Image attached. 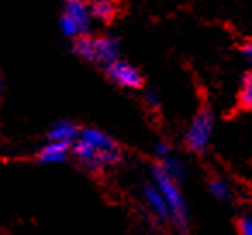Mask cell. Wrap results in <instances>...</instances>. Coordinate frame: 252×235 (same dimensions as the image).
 <instances>
[{
  "instance_id": "cell-15",
  "label": "cell",
  "mask_w": 252,
  "mask_h": 235,
  "mask_svg": "<svg viewBox=\"0 0 252 235\" xmlns=\"http://www.w3.org/2000/svg\"><path fill=\"white\" fill-rule=\"evenodd\" d=\"M59 26H61V32H63V35L67 36V38H76V36L81 35L80 26H78L76 23H74L73 19H71L69 16H66V14L61 16Z\"/></svg>"
},
{
  "instance_id": "cell-9",
  "label": "cell",
  "mask_w": 252,
  "mask_h": 235,
  "mask_svg": "<svg viewBox=\"0 0 252 235\" xmlns=\"http://www.w3.org/2000/svg\"><path fill=\"white\" fill-rule=\"evenodd\" d=\"M95 50H97V64H102V66H107L116 59H119V43L114 36H97Z\"/></svg>"
},
{
  "instance_id": "cell-4",
  "label": "cell",
  "mask_w": 252,
  "mask_h": 235,
  "mask_svg": "<svg viewBox=\"0 0 252 235\" xmlns=\"http://www.w3.org/2000/svg\"><path fill=\"white\" fill-rule=\"evenodd\" d=\"M107 78L119 88L126 90H140L144 87V76L142 73L133 66L123 59H116L114 63L104 66Z\"/></svg>"
},
{
  "instance_id": "cell-10",
  "label": "cell",
  "mask_w": 252,
  "mask_h": 235,
  "mask_svg": "<svg viewBox=\"0 0 252 235\" xmlns=\"http://www.w3.org/2000/svg\"><path fill=\"white\" fill-rule=\"evenodd\" d=\"M206 189L213 199L220 201V202H224V204L231 202L235 197L233 187H231V183L228 182L226 178H223V176H209L206 182Z\"/></svg>"
},
{
  "instance_id": "cell-1",
  "label": "cell",
  "mask_w": 252,
  "mask_h": 235,
  "mask_svg": "<svg viewBox=\"0 0 252 235\" xmlns=\"http://www.w3.org/2000/svg\"><path fill=\"white\" fill-rule=\"evenodd\" d=\"M71 156L85 171L95 176L114 169L123 161V151L118 142L95 127L80 128L78 138L71 147Z\"/></svg>"
},
{
  "instance_id": "cell-5",
  "label": "cell",
  "mask_w": 252,
  "mask_h": 235,
  "mask_svg": "<svg viewBox=\"0 0 252 235\" xmlns=\"http://www.w3.org/2000/svg\"><path fill=\"white\" fill-rule=\"evenodd\" d=\"M142 199L151 213V216L158 221L159 225H171V213H169V206L166 202L164 196L159 190V187L154 182H147L142 187Z\"/></svg>"
},
{
  "instance_id": "cell-7",
  "label": "cell",
  "mask_w": 252,
  "mask_h": 235,
  "mask_svg": "<svg viewBox=\"0 0 252 235\" xmlns=\"http://www.w3.org/2000/svg\"><path fill=\"white\" fill-rule=\"evenodd\" d=\"M63 14L69 16L81 30V35H88L92 28V12L90 4H87L85 0H64V11Z\"/></svg>"
},
{
  "instance_id": "cell-13",
  "label": "cell",
  "mask_w": 252,
  "mask_h": 235,
  "mask_svg": "<svg viewBox=\"0 0 252 235\" xmlns=\"http://www.w3.org/2000/svg\"><path fill=\"white\" fill-rule=\"evenodd\" d=\"M90 12L95 21H100V23L112 21L116 16L114 0H94L90 4Z\"/></svg>"
},
{
  "instance_id": "cell-11",
  "label": "cell",
  "mask_w": 252,
  "mask_h": 235,
  "mask_svg": "<svg viewBox=\"0 0 252 235\" xmlns=\"http://www.w3.org/2000/svg\"><path fill=\"white\" fill-rule=\"evenodd\" d=\"M73 52L85 63L97 64V50H95V38L88 35H80L73 42Z\"/></svg>"
},
{
  "instance_id": "cell-2",
  "label": "cell",
  "mask_w": 252,
  "mask_h": 235,
  "mask_svg": "<svg viewBox=\"0 0 252 235\" xmlns=\"http://www.w3.org/2000/svg\"><path fill=\"white\" fill-rule=\"evenodd\" d=\"M151 180L159 187V190L164 196L166 202L171 213V227L175 228L176 235H190V207L185 199V194L182 190V183L173 180L159 163H156L151 169Z\"/></svg>"
},
{
  "instance_id": "cell-14",
  "label": "cell",
  "mask_w": 252,
  "mask_h": 235,
  "mask_svg": "<svg viewBox=\"0 0 252 235\" xmlns=\"http://www.w3.org/2000/svg\"><path fill=\"white\" fill-rule=\"evenodd\" d=\"M238 104L242 109L252 112V71L247 73L242 80L240 94H238Z\"/></svg>"
},
{
  "instance_id": "cell-17",
  "label": "cell",
  "mask_w": 252,
  "mask_h": 235,
  "mask_svg": "<svg viewBox=\"0 0 252 235\" xmlns=\"http://www.w3.org/2000/svg\"><path fill=\"white\" fill-rule=\"evenodd\" d=\"M169 154H173V147L169 142L166 140H158L154 144V158L156 161H161V159L168 158Z\"/></svg>"
},
{
  "instance_id": "cell-3",
  "label": "cell",
  "mask_w": 252,
  "mask_h": 235,
  "mask_svg": "<svg viewBox=\"0 0 252 235\" xmlns=\"http://www.w3.org/2000/svg\"><path fill=\"white\" fill-rule=\"evenodd\" d=\"M214 132V114L209 107H200L185 132V147L192 154H204L209 149Z\"/></svg>"
},
{
  "instance_id": "cell-19",
  "label": "cell",
  "mask_w": 252,
  "mask_h": 235,
  "mask_svg": "<svg viewBox=\"0 0 252 235\" xmlns=\"http://www.w3.org/2000/svg\"><path fill=\"white\" fill-rule=\"evenodd\" d=\"M242 52H244V57L247 59V63L252 66V40H251V42L245 43L244 49H242Z\"/></svg>"
},
{
  "instance_id": "cell-16",
  "label": "cell",
  "mask_w": 252,
  "mask_h": 235,
  "mask_svg": "<svg viewBox=\"0 0 252 235\" xmlns=\"http://www.w3.org/2000/svg\"><path fill=\"white\" fill-rule=\"evenodd\" d=\"M235 227L238 235H252V213H242L237 218Z\"/></svg>"
},
{
  "instance_id": "cell-12",
  "label": "cell",
  "mask_w": 252,
  "mask_h": 235,
  "mask_svg": "<svg viewBox=\"0 0 252 235\" xmlns=\"http://www.w3.org/2000/svg\"><path fill=\"white\" fill-rule=\"evenodd\" d=\"M161 165V168L164 169L166 173H168L169 176H171L173 180H176L178 183H183L187 178V165L183 159H180L178 156L173 152V154H169L168 158L161 159V161H156Z\"/></svg>"
},
{
  "instance_id": "cell-6",
  "label": "cell",
  "mask_w": 252,
  "mask_h": 235,
  "mask_svg": "<svg viewBox=\"0 0 252 235\" xmlns=\"http://www.w3.org/2000/svg\"><path fill=\"white\" fill-rule=\"evenodd\" d=\"M71 144L66 142L47 140L42 147L36 151L35 161L38 165H64L71 158Z\"/></svg>"
},
{
  "instance_id": "cell-8",
  "label": "cell",
  "mask_w": 252,
  "mask_h": 235,
  "mask_svg": "<svg viewBox=\"0 0 252 235\" xmlns=\"http://www.w3.org/2000/svg\"><path fill=\"white\" fill-rule=\"evenodd\" d=\"M80 134V127L73 123L71 120H59L49 128L47 132V140H56V142H66L71 144L78 138Z\"/></svg>"
},
{
  "instance_id": "cell-20",
  "label": "cell",
  "mask_w": 252,
  "mask_h": 235,
  "mask_svg": "<svg viewBox=\"0 0 252 235\" xmlns=\"http://www.w3.org/2000/svg\"><path fill=\"white\" fill-rule=\"evenodd\" d=\"M2 94H4V76L0 73V97H2Z\"/></svg>"
},
{
  "instance_id": "cell-18",
  "label": "cell",
  "mask_w": 252,
  "mask_h": 235,
  "mask_svg": "<svg viewBox=\"0 0 252 235\" xmlns=\"http://www.w3.org/2000/svg\"><path fill=\"white\" fill-rule=\"evenodd\" d=\"M144 101H145V104L152 109V111H156V109L161 107V97H159L154 90L147 92V94H145V97H144Z\"/></svg>"
}]
</instances>
